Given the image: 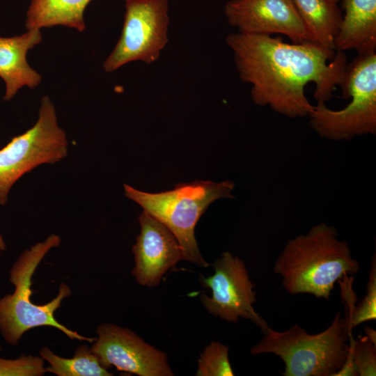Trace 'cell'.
Returning a JSON list of instances; mask_svg holds the SVG:
<instances>
[{"label": "cell", "instance_id": "1", "mask_svg": "<svg viewBox=\"0 0 376 376\" xmlns=\"http://www.w3.org/2000/svg\"><path fill=\"white\" fill-rule=\"evenodd\" d=\"M226 42L241 80L251 85L253 102L292 118L308 116L314 107L305 94L308 84L315 85L317 103H325L340 85L347 65L344 52L335 53L311 41L288 43L237 32L228 34Z\"/></svg>", "mask_w": 376, "mask_h": 376}, {"label": "cell", "instance_id": "2", "mask_svg": "<svg viewBox=\"0 0 376 376\" xmlns=\"http://www.w3.org/2000/svg\"><path fill=\"white\" fill-rule=\"evenodd\" d=\"M336 228L321 222L305 234L288 240L274 265L290 295L309 294L329 300L336 283L357 273L347 242Z\"/></svg>", "mask_w": 376, "mask_h": 376}, {"label": "cell", "instance_id": "3", "mask_svg": "<svg viewBox=\"0 0 376 376\" xmlns=\"http://www.w3.org/2000/svg\"><path fill=\"white\" fill-rule=\"evenodd\" d=\"M352 329L349 318L338 311L331 324L315 334L298 324L283 331L269 327L250 352L279 357L285 364L284 376H335L347 358Z\"/></svg>", "mask_w": 376, "mask_h": 376}, {"label": "cell", "instance_id": "4", "mask_svg": "<svg viewBox=\"0 0 376 376\" xmlns=\"http://www.w3.org/2000/svg\"><path fill=\"white\" fill-rule=\"evenodd\" d=\"M61 241L58 235L51 234L43 242L24 250L10 269V281L15 287L14 292L0 299V332L10 345H17L26 331L41 326L55 327L71 340L90 343L95 340L68 329L55 319L54 313L62 301L71 295V290L65 283L60 285L56 297L45 304L38 305L31 299L35 271L49 251L60 245Z\"/></svg>", "mask_w": 376, "mask_h": 376}, {"label": "cell", "instance_id": "5", "mask_svg": "<svg viewBox=\"0 0 376 376\" xmlns=\"http://www.w3.org/2000/svg\"><path fill=\"white\" fill-rule=\"evenodd\" d=\"M125 196L141 205L143 210L164 224L180 243L184 260L201 267H208L194 235L201 217L214 201L232 198L235 184L196 180L180 183L174 189L160 193H148L124 184Z\"/></svg>", "mask_w": 376, "mask_h": 376}, {"label": "cell", "instance_id": "6", "mask_svg": "<svg viewBox=\"0 0 376 376\" xmlns=\"http://www.w3.org/2000/svg\"><path fill=\"white\" fill-rule=\"evenodd\" d=\"M350 103L340 110L325 103L314 105L308 117L313 129L322 137L349 140L376 132V53L358 54L347 65L340 84Z\"/></svg>", "mask_w": 376, "mask_h": 376}, {"label": "cell", "instance_id": "7", "mask_svg": "<svg viewBox=\"0 0 376 376\" xmlns=\"http://www.w3.org/2000/svg\"><path fill=\"white\" fill-rule=\"evenodd\" d=\"M68 146L66 134L58 126L54 106L45 96L36 123L0 149V205L6 204L12 187L24 174L39 166L65 159Z\"/></svg>", "mask_w": 376, "mask_h": 376}, {"label": "cell", "instance_id": "8", "mask_svg": "<svg viewBox=\"0 0 376 376\" xmlns=\"http://www.w3.org/2000/svg\"><path fill=\"white\" fill-rule=\"evenodd\" d=\"M169 0H125L120 36L104 62L111 72L132 61L151 64L166 47L170 23Z\"/></svg>", "mask_w": 376, "mask_h": 376}, {"label": "cell", "instance_id": "9", "mask_svg": "<svg viewBox=\"0 0 376 376\" xmlns=\"http://www.w3.org/2000/svg\"><path fill=\"white\" fill-rule=\"evenodd\" d=\"M212 267L214 274L201 279V285L212 291L211 297L205 294L200 297L204 308L228 322L236 323L240 318L249 320L263 333L269 327L253 308L256 301L255 285L244 261L225 251Z\"/></svg>", "mask_w": 376, "mask_h": 376}, {"label": "cell", "instance_id": "10", "mask_svg": "<svg viewBox=\"0 0 376 376\" xmlns=\"http://www.w3.org/2000/svg\"><path fill=\"white\" fill-rule=\"evenodd\" d=\"M97 337L91 351L107 370L114 366L118 371L139 376H172L167 355L146 343L127 328L102 323L96 329Z\"/></svg>", "mask_w": 376, "mask_h": 376}, {"label": "cell", "instance_id": "11", "mask_svg": "<svg viewBox=\"0 0 376 376\" xmlns=\"http://www.w3.org/2000/svg\"><path fill=\"white\" fill-rule=\"evenodd\" d=\"M224 15L240 33L281 34L295 43L310 41L292 0H230Z\"/></svg>", "mask_w": 376, "mask_h": 376}, {"label": "cell", "instance_id": "12", "mask_svg": "<svg viewBox=\"0 0 376 376\" xmlns=\"http://www.w3.org/2000/svg\"><path fill=\"white\" fill-rule=\"evenodd\" d=\"M139 221L141 232L132 246L135 265L132 274L141 285L155 287L169 269L184 260L183 251L173 233L146 211Z\"/></svg>", "mask_w": 376, "mask_h": 376}, {"label": "cell", "instance_id": "13", "mask_svg": "<svg viewBox=\"0 0 376 376\" xmlns=\"http://www.w3.org/2000/svg\"><path fill=\"white\" fill-rule=\"evenodd\" d=\"M41 40L39 29L12 37L0 36V77L6 84L4 100L10 101L23 86L34 88L40 82L41 76L29 66L26 54Z\"/></svg>", "mask_w": 376, "mask_h": 376}, {"label": "cell", "instance_id": "14", "mask_svg": "<svg viewBox=\"0 0 376 376\" xmlns=\"http://www.w3.org/2000/svg\"><path fill=\"white\" fill-rule=\"evenodd\" d=\"M345 14L335 40V50L358 54L376 50V0H343Z\"/></svg>", "mask_w": 376, "mask_h": 376}, {"label": "cell", "instance_id": "15", "mask_svg": "<svg viewBox=\"0 0 376 376\" xmlns=\"http://www.w3.org/2000/svg\"><path fill=\"white\" fill-rule=\"evenodd\" d=\"M310 41L335 52V40L342 19L337 3L328 0H292Z\"/></svg>", "mask_w": 376, "mask_h": 376}, {"label": "cell", "instance_id": "16", "mask_svg": "<svg viewBox=\"0 0 376 376\" xmlns=\"http://www.w3.org/2000/svg\"><path fill=\"white\" fill-rule=\"evenodd\" d=\"M92 0H31L26 12L27 30L57 25L83 31L84 13Z\"/></svg>", "mask_w": 376, "mask_h": 376}, {"label": "cell", "instance_id": "17", "mask_svg": "<svg viewBox=\"0 0 376 376\" xmlns=\"http://www.w3.org/2000/svg\"><path fill=\"white\" fill-rule=\"evenodd\" d=\"M40 356L49 363L46 372L57 376H111L113 375L100 363L87 345H79L72 358H63L49 347H42Z\"/></svg>", "mask_w": 376, "mask_h": 376}, {"label": "cell", "instance_id": "18", "mask_svg": "<svg viewBox=\"0 0 376 376\" xmlns=\"http://www.w3.org/2000/svg\"><path fill=\"white\" fill-rule=\"evenodd\" d=\"M349 353L341 368L345 375L375 376L376 375V345L366 336L354 340L349 338Z\"/></svg>", "mask_w": 376, "mask_h": 376}, {"label": "cell", "instance_id": "19", "mask_svg": "<svg viewBox=\"0 0 376 376\" xmlns=\"http://www.w3.org/2000/svg\"><path fill=\"white\" fill-rule=\"evenodd\" d=\"M229 349L226 345L214 341L206 346L198 361L196 376H233Z\"/></svg>", "mask_w": 376, "mask_h": 376}, {"label": "cell", "instance_id": "20", "mask_svg": "<svg viewBox=\"0 0 376 376\" xmlns=\"http://www.w3.org/2000/svg\"><path fill=\"white\" fill-rule=\"evenodd\" d=\"M376 319V260L372 258L366 292L362 300L355 305L351 324L352 328L367 321Z\"/></svg>", "mask_w": 376, "mask_h": 376}, {"label": "cell", "instance_id": "21", "mask_svg": "<svg viewBox=\"0 0 376 376\" xmlns=\"http://www.w3.org/2000/svg\"><path fill=\"white\" fill-rule=\"evenodd\" d=\"M46 372L40 356L22 355L17 359L0 358V376H42Z\"/></svg>", "mask_w": 376, "mask_h": 376}, {"label": "cell", "instance_id": "22", "mask_svg": "<svg viewBox=\"0 0 376 376\" xmlns=\"http://www.w3.org/2000/svg\"><path fill=\"white\" fill-rule=\"evenodd\" d=\"M366 336L376 345V333L375 331L368 326L364 327Z\"/></svg>", "mask_w": 376, "mask_h": 376}, {"label": "cell", "instance_id": "23", "mask_svg": "<svg viewBox=\"0 0 376 376\" xmlns=\"http://www.w3.org/2000/svg\"><path fill=\"white\" fill-rule=\"evenodd\" d=\"M6 249V243L3 237V236L0 234V251H3Z\"/></svg>", "mask_w": 376, "mask_h": 376}, {"label": "cell", "instance_id": "24", "mask_svg": "<svg viewBox=\"0 0 376 376\" xmlns=\"http://www.w3.org/2000/svg\"><path fill=\"white\" fill-rule=\"evenodd\" d=\"M332 3H337L340 0H328Z\"/></svg>", "mask_w": 376, "mask_h": 376}, {"label": "cell", "instance_id": "25", "mask_svg": "<svg viewBox=\"0 0 376 376\" xmlns=\"http://www.w3.org/2000/svg\"><path fill=\"white\" fill-rule=\"evenodd\" d=\"M1 350V347H0V350Z\"/></svg>", "mask_w": 376, "mask_h": 376}]
</instances>
